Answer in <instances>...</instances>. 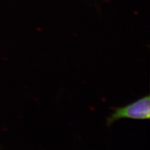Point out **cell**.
<instances>
[{"instance_id":"cell-1","label":"cell","mask_w":150,"mask_h":150,"mask_svg":"<svg viewBox=\"0 0 150 150\" xmlns=\"http://www.w3.org/2000/svg\"><path fill=\"white\" fill-rule=\"evenodd\" d=\"M150 118V98L149 95L144 96L124 107L115 108L106 120L107 126L122 118L134 120H149Z\"/></svg>"}]
</instances>
